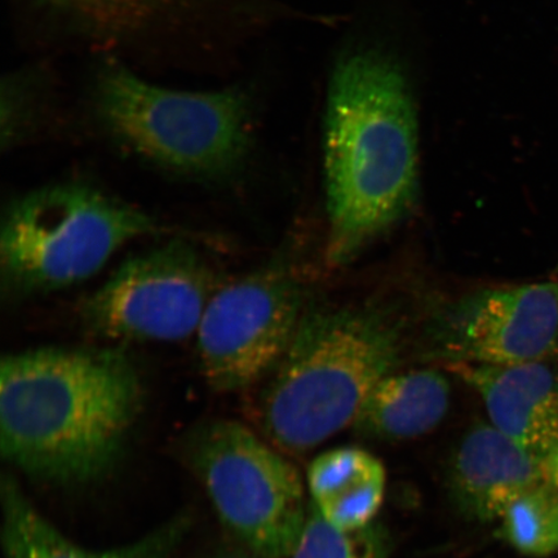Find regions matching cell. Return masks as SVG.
Returning <instances> with one entry per match:
<instances>
[{"mask_svg":"<svg viewBox=\"0 0 558 558\" xmlns=\"http://www.w3.org/2000/svg\"><path fill=\"white\" fill-rule=\"evenodd\" d=\"M403 333L380 304L306 305L288 351L253 389L248 425L284 456L316 449L353 425L376 384L397 372Z\"/></svg>","mask_w":558,"mask_h":558,"instance_id":"cell-3","label":"cell"},{"mask_svg":"<svg viewBox=\"0 0 558 558\" xmlns=\"http://www.w3.org/2000/svg\"><path fill=\"white\" fill-rule=\"evenodd\" d=\"M157 221L94 186L61 183L20 195L0 225V282L12 300L51 294L99 274Z\"/></svg>","mask_w":558,"mask_h":558,"instance_id":"cell-4","label":"cell"},{"mask_svg":"<svg viewBox=\"0 0 558 558\" xmlns=\"http://www.w3.org/2000/svg\"><path fill=\"white\" fill-rule=\"evenodd\" d=\"M451 388L437 369L395 372L376 384L353 423L362 437L407 441L428 435L450 408Z\"/></svg>","mask_w":558,"mask_h":558,"instance_id":"cell-12","label":"cell"},{"mask_svg":"<svg viewBox=\"0 0 558 558\" xmlns=\"http://www.w3.org/2000/svg\"><path fill=\"white\" fill-rule=\"evenodd\" d=\"M498 521L500 538L522 556L558 553V494L544 481L519 495Z\"/></svg>","mask_w":558,"mask_h":558,"instance_id":"cell-15","label":"cell"},{"mask_svg":"<svg viewBox=\"0 0 558 558\" xmlns=\"http://www.w3.org/2000/svg\"><path fill=\"white\" fill-rule=\"evenodd\" d=\"M105 32L134 29L163 11L172 0H45Z\"/></svg>","mask_w":558,"mask_h":558,"instance_id":"cell-17","label":"cell"},{"mask_svg":"<svg viewBox=\"0 0 558 558\" xmlns=\"http://www.w3.org/2000/svg\"><path fill=\"white\" fill-rule=\"evenodd\" d=\"M388 541L375 523L354 532L330 525L310 505L308 518L289 558H387Z\"/></svg>","mask_w":558,"mask_h":558,"instance_id":"cell-16","label":"cell"},{"mask_svg":"<svg viewBox=\"0 0 558 558\" xmlns=\"http://www.w3.org/2000/svg\"><path fill=\"white\" fill-rule=\"evenodd\" d=\"M95 107L111 135L167 170L218 179L248 155L250 104L239 89L163 88L114 65L97 81Z\"/></svg>","mask_w":558,"mask_h":558,"instance_id":"cell-5","label":"cell"},{"mask_svg":"<svg viewBox=\"0 0 558 558\" xmlns=\"http://www.w3.org/2000/svg\"><path fill=\"white\" fill-rule=\"evenodd\" d=\"M306 305L302 279L279 260L220 284L197 331L207 386L219 393L259 386L288 351Z\"/></svg>","mask_w":558,"mask_h":558,"instance_id":"cell-7","label":"cell"},{"mask_svg":"<svg viewBox=\"0 0 558 558\" xmlns=\"http://www.w3.org/2000/svg\"><path fill=\"white\" fill-rule=\"evenodd\" d=\"M192 518L187 513L174 515L149 534L120 548L97 553V558H170L191 529Z\"/></svg>","mask_w":558,"mask_h":558,"instance_id":"cell-18","label":"cell"},{"mask_svg":"<svg viewBox=\"0 0 558 558\" xmlns=\"http://www.w3.org/2000/svg\"><path fill=\"white\" fill-rule=\"evenodd\" d=\"M0 495L5 558H97V553L76 546L45 519L10 474L2 477Z\"/></svg>","mask_w":558,"mask_h":558,"instance_id":"cell-14","label":"cell"},{"mask_svg":"<svg viewBox=\"0 0 558 558\" xmlns=\"http://www.w3.org/2000/svg\"><path fill=\"white\" fill-rule=\"evenodd\" d=\"M483 400L488 423L543 458L558 444V366L555 361L512 366L446 365Z\"/></svg>","mask_w":558,"mask_h":558,"instance_id":"cell-10","label":"cell"},{"mask_svg":"<svg viewBox=\"0 0 558 558\" xmlns=\"http://www.w3.org/2000/svg\"><path fill=\"white\" fill-rule=\"evenodd\" d=\"M219 286L204 255L170 241L123 262L86 299L83 320L108 340H185L197 333Z\"/></svg>","mask_w":558,"mask_h":558,"instance_id":"cell-8","label":"cell"},{"mask_svg":"<svg viewBox=\"0 0 558 558\" xmlns=\"http://www.w3.org/2000/svg\"><path fill=\"white\" fill-rule=\"evenodd\" d=\"M427 354L451 364L512 366L558 360V282L466 292L428 325Z\"/></svg>","mask_w":558,"mask_h":558,"instance_id":"cell-9","label":"cell"},{"mask_svg":"<svg viewBox=\"0 0 558 558\" xmlns=\"http://www.w3.org/2000/svg\"><path fill=\"white\" fill-rule=\"evenodd\" d=\"M543 481L542 459L490 423L473 425L450 458V497L472 521L499 520L519 495Z\"/></svg>","mask_w":558,"mask_h":558,"instance_id":"cell-11","label":"cell"},{"mask_svg":"<svg viewBox=\"0 0 558 558\" xmlns=\"http://www.w3.org/2000/svg\"><path fill=\"white\" fill-rule=\"evenodd\" d=\"M134 362L113 348L40 347L0 362V450L39 483L107 476L143 409Z\"/></svg>","mask_w":558,"mask_h":558,"instance_id":"cell-1","label":"cell"},{"mask_svg":"<svg viewBox=\"0 0 558 558\" xmlns=\"http://www.w3.org/2000/svg\"><path fill=\"white\" fill-rule=\"evenodd\" d=\"M181 456L222 527L239 546L268 558H289L310 506L302 474L248 424L211 418L187 432Z\"/></svg>","mask_w":558,"mask_h":558,"instance_id":"cell-6","label":"cell"},{"mask_svg":"<svg viewBox=\"0 0 558 558\" xmlns=\"http://www.w3.org/2000/svg\"><path fill=\"white\" fill-rule=\"evenodd\" d=\"M543 480L558 494V444L542 458Z\"/></svg>","mask_w":558,"mask_h":558,"instance_id":"cell-19","label":"cell"},{"mask_svg":"<svg viewBox=\"0 0 558 558\" xmlns=\"http://www.w3.org/2000/svg\"><path fill=\"white\" fill-rule=\"evenodd\" d=\"M311 505L331 526L354 532L374 523L386 495L387 472L364 449L338 448L314 458L306 471Z\"/></svg>","mask_w":558,"mask_h":558,"instance_id":"cell-13","label":"cell"},{"mask_svg":"<svg viewBox=\"0 0 558 558\" xmlns=\"http://www.w3.org/2000/svg\"><path fill=\"white\" fill-rule=\"evenodd\" d=\"M215 558H268L260 555L251 553V550L239 546L235 549H228L225 553L219 554Z\"/></svg>","mask_w":558,"mask_h":558,"instance_id":"cell-20","label":"cell"},{"mask_svg":"<svg viewBox=\"0 0 558 558\" xmlns=\"http://www.w3.org/2000/svg\"><path fill=\"white\" fill-rule=\"evenodd\" d=\"M326 260L352 263L407 218L418 195V131L400 64L373 50L335 66L324 125Z\"/></svg>","mask_w":558,"mask_h":558,"instance_id":"cell-2","label":"cell"}]
</instances>
